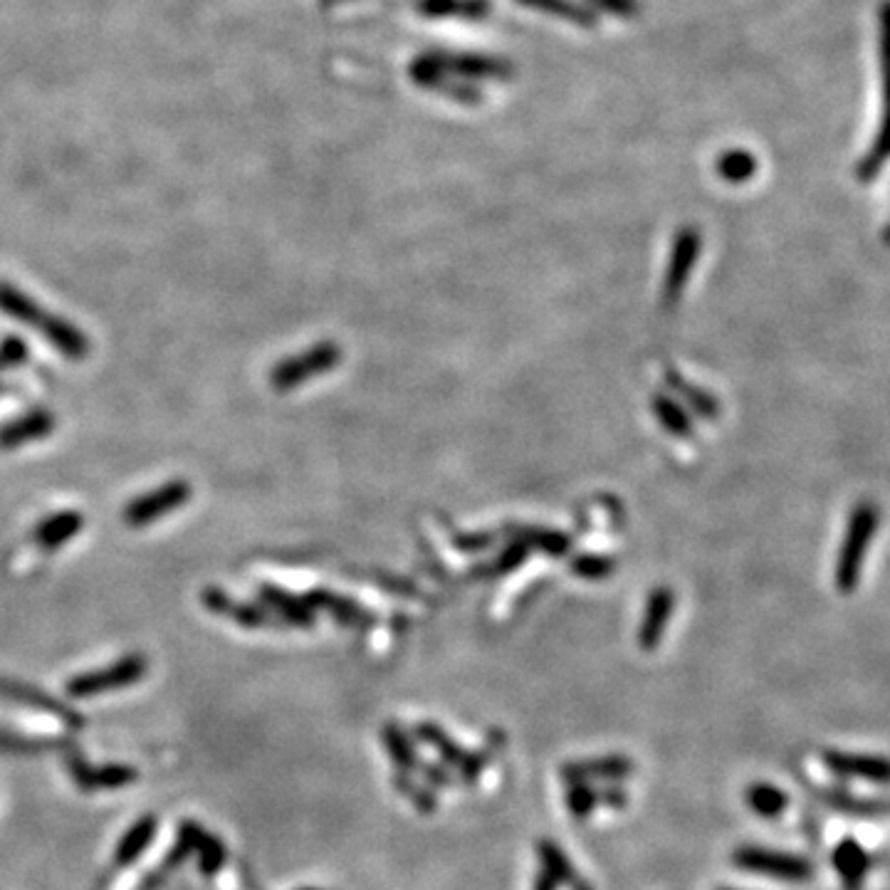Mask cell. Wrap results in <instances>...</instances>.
Here are the masks:
<instances>
[{"instance_id": "obj_1", "label": "cell", "mask_w": 890, "mask_h": 890, "mask_svg": "<svg viewBox=\"0 0 890 890\" xmlns=\"http://www.w3.org/2000/svg\"><path fill=\"white\" fill-rule=\"evenodd\" d=\"M0 310L8 312L10 317L20 319V322L30 324V327L38 329V332H43L47 342H52L57 349H62L70 359H85L87 356L89 352L87 339L82 337L72 324L62 322V319L40 310L28 295L13 290L10 285H0Z\"/></svg>"}, {"instance_id": "obj_2", "label": "cell", "mask_w": 890, "mask_h": 890, "mask_svg": "<svg viewBox=\"0 0 890 890\" xmlns=\"http://www.w3.org/2000/svg\"><path fill=\"white\" fill-rule=\"evenodd\" d=\"M878 525H881V507L876 502L863 500L853 507L851 517H848L844 544H841L839 552V564H836V584H839L841 591L856 589L858 579H861L866 549L871 547Z\"/></svg>"}, {"instance_id": "obj_3", "label": "cell", "mask_w": 890, "mask_h": 890, "mask_svg": "<svg viewBox=\"0 0 890 890\" xmlns=\"http://www.w3.org/2000/svg\"><path fill=\"white\" fill-rule=\"evenodd\" d=\"M878 55H881V87H883V117L878 129L876 144L858 164L861 181H873V176L883 169L890 159V0L881 5L878 15Z\"/></svg>"}, {"instance_id": "obj_4", "label": "cell", "mask_w": 890, "mask_h": 890, "mask_svg": "<svg viewBox=\"0 0 890 890\" xmlns=\"http://www.w3.org/2000/svg\"><path fill=\"white\" fill-rule=\"evenodd\" d=\"M188 500H191V485L183 483V480H174V483H166L164 488L134 500L124 512V520H127L129 527H146L183 507Z\"/></svg>"}, {"instance_id": "obj_5", "label": "cell", "mask_w": 890, "mask_h": 890, "mask_svg": "<svg viewBox=\"0 0 890 890\" xmlns=\"http://www.w3.org/2000/svg\"><path fill=\"white\" fill-rule=\"evenodd\" d=\"M52 428H55V418H52L50 413L33 411L0 431V445H3V448H18V445L45 438Z\"/></svg>"}, {"instance_id": "obj_6", "label": "cell", "mask_w": 890, "mask_h": 890, "mask_svg": "<svg viewBox=\"0 0 890 890\" xmlns=\"http://www.w3.org/2000/svg\"><path fill=\"white\" fill-rule=\"evenodd\" d=\"M82 525H85L82 515H77V512H62V515L50 517L43 525L35 527V542L45 549L60 547L67 539L75 537L82 530Z\"/></svg>"}, {"instance_id": "obj_7", "label": "cell", "mask_w": 890, "mask_h": 890, "mask_svg": "<svg viewBox=\"0 0 890 890\" xmlns=\"http://www.w3.org/2000/svg\"><path fill=\"white\" fill-rule=\"evenodd\" d=\"M740 863L747 868H755L759 873H769V876H782V878H804L806 866L797 858L789 856H767V853H755L747 851L740 856Z\"/></svg>"}, {"instance_id": "obj_8", "label": "cell", "mask_w": 890, "mask_h": 890, "mask_svg": "<svg viewBox=\"0 0 890 890\" xmlns=\"http://www.w3.org/2000/svg\"><path fill=\"white\" fill-rule=\"evenodd\" d=\"M757 161L755 156L747 154V151H730V154L722 156L720 171L727 181H745L747 176L755 174Z\"/></svg>"}, {"instance_id": "obj_9", "label": "cell", "mask_w": 890, "mask_h": 890, "mask_svg": "<svg viewBox=\"0 0 890 890\" xmlns=\"http://www.w3.org/2000/svg\"><path fill=\"white\" fill-rule=\"evenodd\" d=\"M520 3L532 5V8H537V10H544V13H557V15H562V18H569L572 23L591 25V15L586 13L584 8H579V5H572V3H564V0H520Z\"/></svg>"}, {"instance_id": "obj_10", "label": "cell", "mask_w": 890, "mask_h": 890, "mask_svg": "<svg viewBox=\"0 0 890 890\" xmlns=\"http://www.w3.org/2000/svg\"><path fill=\"white\" fill-rule=\"evenodd\" d=\"M485 10H488V3H460V0H448V3H443V0H431V3H426V13H433V15H483Z\"/></svg>"}, {"instance_id": "obj_11", "label": "cell", "mask_w": 890, "mask_h": 890, "mask_svg": "<svg viewBox=\"0 0 890 890\" xmlns=\"http://www.w3.org/2000/svg\"><path fill=\"white\" fill-rule=\"evenodd\" d=\"M834 764H839L841 769H856V774H863V777H871V779H888L890 777V767L883 762H876V759H834Z\"/></svg>"}, {"instance_id": "obj_12", "label": "cell", "mask_w": 890, "mask_h": 890, "mask_svg": "<svg viewBox=\"0 0 890 890\" xmlns=\"http://www.w3.org/2000/svg\"><path fill=\"white\" fill-rule=\"evenodd\" d=\"M750 801L757 806L759 814H777V809L782 806V794H777V789L769 787H757L750 794Z\"/></svg>"}, {"instance_id": "obj_13", "label": "cell", "mask_w": 890, "mask_h": 890, "mask_svg": "<svg viewBox=\"0 0 890 890\" xmlns=\"http://www.w3.org/2000/svg\"><path fill=\"white\" fill-rule=\"evenodd\" d=\"M591 3L601 5V8L606 10H614V13L619 15H631L633 10H636V3H633V0H591Z\"/></svg>"}]
</instances>
